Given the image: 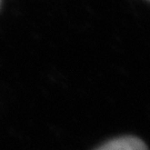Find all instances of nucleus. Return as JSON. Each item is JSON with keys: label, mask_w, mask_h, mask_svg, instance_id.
Returning <instances> with one entry per match:
<instances>
[{"label": "nucleus", "mask_w": 150, "mask_h": 150, "mask_svg": "<svg viewBox=\"0 0 150 150\" xmlns=\"http://www.w3.org/2000/svg\"><path fill=\"white\" fill-rule=\"evenodd\" d=\"M97 150H148L142 140L136 137H120L106 142Z\"/></svg>", "instance_id": "nucleus-1"}]
</instances>
